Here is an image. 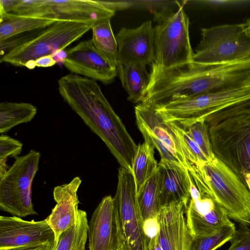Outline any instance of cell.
Returning <instances> with one entry per match:
<instances>
[{
  "instance_id": "obj_31",
  "label": "cell",
  "mask_w": 250,
  "mask_h": 250,
  "mask_svg": "<svg viewBox=\"0 0 250 250\" xmlns=\"http://www.w3.org/2000/svg\"><path fill=\"white\" fill-rule=\"evenodd\" d=\"M22 144L5 134L0 136V163H6L8 157L17 158L20 154Z\"/></svg>"
},
{
  "instance_id": "obj_29",
  "label": "cell",
  "mask_w": 250,
  "mask_h": 250,
  "mask_svg": "<svg viewBox=\"0 0 250 250\" xmlns=\"http://www.w3.org/2000/svg\"><path fill=\"white\" fill-rule=\"evenodd\" d=\"M183 127L198 145L208 161L216 157L212 149L208 127L205 120L198 121Z\"/></svg>"
},
{
  "instance_id": "obj_27",
  "label": "cell",
  "mask_w": 250,
  "mask_h": 250,
  "mask_svg": "<svg viewBox=\"0 0 250 250\" xmlns=\"http://www.w3.org/2000/svg\"><path fill=\"white\" fill-rule=\"evenodd\" d=\"M236 227L232 223L207 235L192 238L189 250H216L234 236Z\"/></svg>"
},
{
  "instance_id": "obj_10",
  "label": "cell",
  "mask_w": 250,
  "mask_h": 250,
  "mask_svg": "<svg viewBox=\"0 0 250 250\" xmlns=\"http://www.w3.org/2000/svg\"><path fill=\"white\" fill-rule=\"evenodd\" d=\"M14 12L24 16L95 23L111 19L115 14L98 0H19Z\"/></svg>"
},
{
  "instance_id": "obj_2",
  "label": "cell",
  "mask_w": 250,
  "mask_h": 250,
  "mask_svg": "<svg viewBox=\"0 0 250 250\" xmlns=\"http://www.w3.org/2000/svg\"><path fill=\"white\" fill-rule=\"evenodd\" d=\"M190 177L201 194L214 200L231 220L250 226V191L219 159L215 157L206 162Z\"/></svg>"
},
{
  "instance_id": "obj_16",
  "label": "cell",
  "mask_w": 250,
  "mask_h": 250,
  "mask_svg": "<svg viewBox=\"0 0 250 250\" xmlns=\"http://www.w3.org/2000/svg\"><path fill=\"white\" fill-rule=\"evenodd\" d=\"M185 214L192 238L208 235L233 223L221 206L201 194L196 198H190Z\"/></svg>"
},
{
  "instance_id": "obj_36",
  "label": "cell",
  "mask_w": 250,
  "mask_h": 250,
  "mask_svg": "<svg viewBox=\"0 0 250 250\" xmlns=\"http://www.w3.org/2000/svg\"><path fill=\"white\" fill-rule=\"evenodd\" d=\"M99 1L107 8L115 12L117 10L127 8L131 6V4L127 2L111 0H99Z\"/></svg>"
},
{
  "instance_id": "obj_39",
  "label": "cell",
  "mask_w": 250,
  "mask_h": 250,
  "mask_svg": "<svg viewBox=\"0 0 250 250\" xmlns=\"http://www.w3.org/2000/svg\"><path fill=\"white\" fill-rule=\"evenodd\" d=\"M246 23L247 25V30L248 33L250 36V19L247 21Z\"/></svg>"
},
{
  "instance_id": "obj_7",
  "label": "cell",
  "mask_w": 250,
  "mask_h": 250,
  "mask_svg": "<svg viewBox=\"0 0 250 250\" xmlns=\"http://www.w3.org/2000/svg\"><path fill=\"white\" fill-rule=\"evenodd\" d=\"M201 31V40L193 52V62H228L250 57V36L246 22L218 25Z\"/></svg>"
},
{
  "instance_id": "obj_24",
  "label": "cell",
  "mask_w": 250,
  "mask_h": 250,
  "mask_svg": "<svg viewBox=\"0 0 250 250\" xmlns=\"http://www.w3.org/2000/svg\"><path fill=\"white\" fill-rule=\"evenodd\" d=\"M160 174L159 168L137 193L144 221L157 217L162 208L160 200Z\"/></svg>"
},
{
  "instance_id": "obj_37",
  "label": "cell",
  "mask_w": 250,
  "mask_h": 250,
  "mask_svg": "<svg viewBox=\"0 0 250 250\" xmlns=\"http://www.w3.org/2000/svg\"><path fill=\"white\" fill-rule=\"evenodd\" d=\"M54 246L50 243H43L16 247L9 250H53Z\"/></svg>"
},
{
  "instance_id": "obj_4",
  "label": "cell",
  "mask_w": 250,
  "mask_h": 250,
  "mask_svg": "<svg viewBox=\"0 0 250 250\" xmlns=\"http://www.w3.org/2000/svg\"><path fill=\"white\" fill-rule=\"evenodd\" d=\"M93 22L59 20L45 28L29 32L25 40L0 56V63L34 69L37 59L54 57L91 29Z\"/></svg>"
},
{
  "instance_id": "obj_34",
  "label": "cell",
  "mask_w": 250,
  "mask_h": 250,
  "mask_svg": "<svg viewBox=\"0 0 250 250\" xmlns=\"http://www.w3.org/2000/svg\"><path fill=\"white\" fill-rule=\"evenodd\" d=\"M159 229L158 216L144 221V230L147 240L148 250H151L157 243Z\"/></svg>"
},
{
  "instance_id": "obj_5",
  "label": "cell",
  "mask_w": 250,
  "mask_h": 250,
  "mask_svg": "<svg viewBox=\"0 0 250 250\" xmlns=\"http://www.w3.org/2000/svg\"><path fill=\"white\" fill-rule=\"evenodd\" d=\"M208 132L215 156L245 182L242 172L250 173V114L223 120Z\"/></svg>"
},
{
  "instance_id": "obj_28",
  "label": "cell",
  "mask_w": 250,
  "mask_h": 250,
  "mask_svg": "<svg viewBox=\"0 0 250 250\" xmlns=\"http://www.w3.org/2000/svg\"><path fill=\"white\" fill-rule=\"evenodd\" d=\"M166 123L177 136L187 154L188 171L208 161L201 149L183 127L174 122Z\"/></svg>"
},
{
  "instance_id": "obj_40",
  "label": "cell",
  "mask_w": 250,
  "mask_h": 250,
  "mask_svg": "<svg viewBox=\"0 0 250 250\" xmlns=\"http://www.w3.org/2000/svg\"><path fill=\"white\" fill-rule=\"evenodd\" d=\"M151 250H162V249L157 242Z\"/></svg>"
},
{
  "instance_id": "obj_9",
  "label": "cell",
  "mask_w": 250,
  "mask_h": 250,
  "mask_svg": "<svg viewBox=\"0 0 250 250\" xmlns=\"http://www.w3.org/2000/svg\"><path fill=\"white\" fill-rule=\"evenodd\" d=\"M250 97V85L231 90L207 93L155 105L165 122L183 127L205 120L212 113Z\"/></svg>"
},
{
  "instance_id": "obj_23",
  "label": "cell",
  "mask_w": 250,
  "mask_h": 250,
  "mask_svg": "<svg viewBox=\"0 0 250 250\" xmlns=\"http://www.w3.org/2000/svg\"><path fill=\"white\" fill-rule=\"evenodd\" d=\"M37 113L30 103L2 102L0 104V133L7 132L14 127L30 122Z\"/></svg>"
},
{
  "instance_id": "obj_41",
  "label": "cell",
  "mask_w": 250,
  "mask_h": 250,
  "mask_svg": "<svg viewBox=\"0 0 250 250\" xmlns=\"http://www.w3.org/2000/svg\"><path fill=\"white\" fill-rule=\"evenodd\" d=\"M0 250H8V249H0Z\"/></svg>"
},
{
  "instance_id": "obj_12",
  "label": "cell",
  "mask_w": 250,
  "mask_h": 250,
  "mask_svg": "<svg viewBox=\"0 0 250 250\" xmlns=\"http://www.w3.org/2000/svg\"><path fill=\"white\" fill-rule=\"evenodd\" d=\"M55 240L46 219L27 221L14 216L0 217V249L46 243L54 246Z\"/></svg>"
},
{
  "instance_id": "obj_1",
  "label": "cell",
  "mask_w": 250,
  "mask_h": 250,
  "mask_svg": "<svg viewBox=\"0 0 250 250\" xmlns=\"http://www.w3.org/2000/svg\"><path fill=\"white\" fill-rule=\"evenodd\" d=\"M58 84L64 101L104 143L121 167L131 171L137 145L97 81L70 73Z\"/></svg>"
},
{
  "instance_id": "obj_18",
  "label": "cell",
  "mask_w": 250,
  "mask_h": 250,
  "mask_svg": "<svg viewBox=\"0 0 250 250\" xmlns=\"http://www.w3.org/2000/svg\"><path fill=\"white\" fill-rule=\"evenodd\" d=\"M137 124L142 134L150 135L165 145L188 170L187 154L175 133L157 112L154 105L140 103L135 107Z\"/></svg>"
},
{
  "instance_id": "obj_11",
  "label": "cell",
  "mask_w": 250,
  "mask_h": 250,
  "mask_svg": "<svg viewBox=\"0 0 250 250\" xmlns=\"http://www.w3.org/2000/svg\"><path fill=\"white\" fill-rule=\"evenodd\" d=\"M66 53L63 64L71 73L104 84L111 83L118 74L117 66L96 48L91 40L79 42Z\"/></svg>"
},
{
  "instance_id": "obj_19",
  "label": "cell",
  "mask_w": 250,
  "mask_h": 250,
  "mask_svg": "<svg viewBox=\"0 0 250 250\" xmlns=\"http://www.w3.org/2000/svg\"><path fill=\"white\" fill-rule=\"evenodd\" d=\"M160 174V200L161 207L184 203L187 205L190 198V181L185 168L167 160L158 163Z\"/></svg>"
},
{
  "instance_id": "obj_42",
  "label": "cell",
  "mask_w": 250,
  "mask_h": 250,
  "mask_svg": "<svg viewBox=\"0 0 250 250\" xmlns=\"http://www.w3.org/2000/svg\"><path fill=\"white\" fill-rule=\"evenodd\" d=\"M119 250H122L120 248Z\"/></svg>"
},
{
  "instance_id": "obj_30",
  "label": "cell",
  "mask_w": 250,
  "mask_h": 250,
  "mask_svg": "<svg viewBox=\"0 0 250 250\" xmlns=\"http://www.w3.org/2000/svg\"><path fill=\"white\" fill-rule=\"evenodd\" d=\"M249 114L250 97L216 111L208 116L205 121L209 127L232 117Z\"/></svg>"
},
{
  "instance_id": "obj_38",
  "label": "cell",
  "mask_w": 250,
  "mask_h": 250,
  "mask_svg": "<svg viewBox=\"0 0 250 250\" xmlns=\"http://www.w3.org/2000/svg\"><path fill=\"white\" fill-rule=\"evenodd\" d=\"M242 175L246 182L247 186L250 191V173L246 171H243L242 172Z\"/></svg>"
},
{
  "instance_id": "obj_22",
  "label": "cell",
  "mask_w": 250,
  "mask_h": 250,
  "mask_svg": "<svg viewBox=\"0 0 250 250\" xmlns=\"http://www.w3.org/2000/svg\"><path fill=\"white\" fill-rule=\"evenodd\" d=\"M154 153V148L148 140L137 146L131 169L137 193L158 169Z\"/></svg>"
},
{
  "instance_id": "obj_3",
  "label": "cell",
  "mask_w": 250,
  "mask_h": 250,
  "mask_svg": "<svg viewBox=\"0 0 250 250\" xmlns=\"http://www.w3.org/2000/svg\"><path fill=\"white\" fill-rule=\"evenodd\" d=\"M175 6L153 12L154 62L151 68L167 71L192 63L193 51L189 35V21L183 5L175 1Z\"/></svg>"
},
{
  "instance_id": "obj_17",
  "label": "cell",
  "mask_w": 250,
  "mask_h": 250,
  "mask_svg": "<svg viewBox=\"0 0 250 250\" xmlns=\"http://www.w3.org/2000/svg\"><path fill=\"white\" fill-rule=\"evenodd\" d=\"M81 183L80 177H76L69 183L54 188L53 197L57 204L46 218L54 233V247L57 244L61 234L76 223L79 209L77 191Z\"/></svg>"
},
{
  "instance_id": "obj_35",
  "label": "cell",
  "mask_w": 250,
  "mask_h": 250,
  "mask_svg": "<svg viewBox=\"0 0 250 250\" xmlns=\"http://www.w3.org/2000/svg\"><path fill=\"white\" fill-rule=\"evenodd\" d=\"M57 63L54 57L51 55L41 57L34 61L33 66L38 67H52Z\"/></svg>"
},
{
  "instance_id": "obj_15",
  "label": "cell",
  "mask_w": 250,
  "mask_h": 250,
  "mask_svg": "<svg viewBox=\"0 0 250 250\" xmlns=\"http://www.w3.org/2000/svg\"><path fill=\"white\" fill-rule=\"evenodd\" d=\"M187 206L180 203L161 208L157 242L162 250H189L192 237L184 215Z\"/></svg>"
},
{
  "instance_id": "obj_13",
  "label": "cell",
  "mask_w": 250,
  "mask_h": 250,
  "mask_svg": "<svg viewBox=\"0 0 250 250\" xmlns=\"http://www.w3.org/2000/svg\"><path fill=\"white\" fill-rule=\"evenodd\" d=\"M115 37L118 47V62H131L146 66L154 62V27L151 20L136 28L123 27Z\"/></svg>"
},
{
  "instance_id": "obj_32",
  "label": "cell",
  "mask_w": 250,
  "mask_h": 250,
  "mask_svg": "<svg viewBox=\"0 0 250 250\" xmlns=\"http://www.w3.org/2000/svg\"><path fill=\"white\" fill-rule=\"evenodd\" d=\"M228 250H250V228L239 224Z\"/></svg>"
},
{
  "instance_id": "obj_25",
  "label": "cell",
  "mask_w": 250,
  "mask_h": 250,
  "mask_svg": "<svg viewBox=\"0 0 250 250\" xmlns=\"http://www.w3.org/2000/svg\"><path fill=\"white\" fill-rule=\"evenodd\" d=\"M111 19L96 22L92 26L91 42L96 48L117 66L118 47L111 26Z\"/></svg>"
},
{
  "instance_id": "obj_26",
  "label": "cell",
  "mask_w": 250,
  "mask_h": 250,
  "mask_svg": "<svg viewBox=\"0 0 250 250\" xmlns=\"http://www.w3.org/2000/svg\"><path fill=\"white\" fill-rule=\"evenodd\" d=\"M88 224L86 212L79 209L76 223L61 234L53 250H85Z\"/></svg>"
},
{
  "instance_id": "obj_6",
  "label": "cell",
  "mask_w": 250,
  "mask_h": 250,
  "mask_svg": "<svg viewBox=\"0 0 250 250\" xmlns=\"http://www.w3.org/2000/svg\"><path fill=\"white\" fill-rule=\"evenodd\" d=\"M40 158V153L32 149L16 158L0 178L1 210L20 218L37 214L32 201V186Z\"/></svg>"
},
{
  "instance_id": "obj_14",
  "label": "cell",
  "mask_w": 250,
  "mask_h": 250,
  "mask_svg": "<svg viewBox=\"0 0 250 250\" xmlns=\"http://www.w3.org/2000/svg\"><path fill=\"white\" fill-rule=\"evenodd\" d=\"M89 250H119L121 248L113 198L104 196L88 224Z\"/></svg>"
},
{
  "instance_id": "obj_8",
  "label": "cell",
  "mask_w": 250,
  "mask_h": 250,
  "mask_svg": "<svg viewBox=\"0 0 250 250\" xmlns=\"http://www.w3.org/2000/svg\"><path fill=\"white\" fill-rule=\"evenodd\" d=\"M113 199L121 249L148 250L134 177L131 171L121 167L118 169L117 190Z\"/></svg>"
},
{
  "instance_id": "obj_33",
  "label": "cell",
  "mask_w": 250,
  "mask_h": 250,
  "mask_svg": "<svg viewBox=\"0 0 250 250\" xmlns=\"http://www.w3.org/2000/svg\"><path fill=\"white\" fill-rule=\"evenodd\" d=\"M203 4L214 9H239L250 7V0H207Z\"/></svg>"
},
{
  "instance_id": "obj_21",
  "label": "cell",
  "mask_w": 250,
  "mask_h": 250,
  "mask_svg": "<svg viewBox=\"0 0 250 250\" xmlns=\"http://www.w3.org/2000/svg\"><path fill=\"white\" fill-rule=\"evenodd\" d=\"M0 42L21 35L41 29L57 21L55 20L21 16L10 13H0Z\"/></svg>"
},
{
  "instance_id": "obj_20",
  "label": "cell",
  "mask_w": 250,
  "mask_h": 250,
  "mask_svg": "<svg viewBox=\"0 0 250 250\" xmlns=\"http://www.w3.org/2000/svg\"><path fill=\"white\" fill-rule=\"evenodd\" d=\"M117 68L122 86L128 94L127 100L141 103L149 82L150 75L146 66L131 62H120Z\"/></svg>"
}]
</instances>
